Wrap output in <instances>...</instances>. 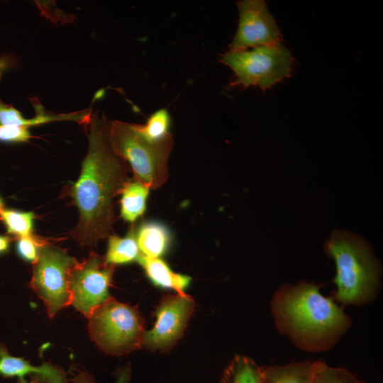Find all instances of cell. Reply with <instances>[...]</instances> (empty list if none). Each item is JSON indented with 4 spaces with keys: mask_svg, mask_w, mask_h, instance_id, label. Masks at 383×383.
Returning a JSON list of instances; mask_svg holds the SVG:
<instances>
[{
    "mask_svg": "<svg viewBox=\"0 0 383 383\" xmlns=\"http://www.w3.org/2000/svg\"><path fill=\"white\" fill-rule=\"evenodd\" d=\"M88 150L77 181L70 189L79 218L71 235L81 245L94 246L111 235L115 221L114 199L128 182V164L112 150L110 121L103 112H91L88 122Z\"/></svg>",
    "mask_w": 383,
    "mask_h": 383,
    "instance_id": "6da1fadb",
    "label": "cell"
},
{
    "mask_svg": "<svg viewBox=\"0 0 383 383\" xmlns=\"http://www.w3.org/2000/svg\"><path fill=\"white\" fill-rule=\"evenodd\" d=\"M273 311L279 328L307 345L334 339L350 323L343 309L311 284L279 289Z\"/></svg>",
    "mask_w": 383,
    "mask_h": 383,
    "instance_id": "7a4b0ae2",
    "label": "cell"
},
{
    "mask_svg": "<svg viewBox=\"0 0 383 383\" xmlns=\"http://www.w3.org/2000/svg\"><path fill=\"white\" fill-rule=\"evenodd\" d=\"M336 266V299L341 303L362 304L375 294L379 266L363 240L345 231H335L326 244Z\"/></svg>",
    "mask_w": 383,
    "mask_h": 383,
    "instance_id": "3957f363",
    "label": "cell"
},
{
    "mask_svg": "<svg viewBox=\"0 0 383 383\" xmlns=\"http://www.w3.org/2000/svg\"><path fill=\"white\" fill-rule=\"evenodd\" d=\"M109 138L113 151L131 168L135 179L150 189L163 185L169 175V157L172 135L152 141L142 134L138 125L120 121H110Z\"/></svg>",
    "mask_w": 383,
    "mask_h": 383,
    "instance_id": "277c9868",
    "label": "cell"
},
{
    "mask_svg": "<svg viewBox=\"0 0 383 383\" xmlns=\"http://www.w3.org/2000/svg\"><path fill=\"white\" fill-rule=\"evenodd\" d=\"M87 318L91 340L106 354L118 357L142 348L145 320L137 306L110 296Z\"/></svg>",
    "mask_w": 383,
    "mask_h": 383,
    "instance_id": "5b68a950",
    "label": "cell"
},
{
    "mask_svg": "<svg viewBox=\"0 0 383 383\" xmlns=\"http://www.w3.org/2000/svg\"><path fill=\"white\" fill-rule=\"evenodd\" d=\"M292 61L290 51L280 42L250 50H229L220 58L235 75L231 86L254 85L263 90L289 77Z\"/></svg>",
    "mask_w": 383,
    "mask_h": 383,
    "instance_id": "8992f818",
    "label": "cell"
},
{
    "mask_svg": "<svg viewBox=\"0 0 383 383\" xmlns=\"http://www.w3.org/2000/svg\"><path fill=\"white\" fill-rule=\"evenodd\" d=\"M76 262L65 250L50 243L40 248L38 256L33 262L30 284L45 305L50 318L71 304L68 278Z\"/></svg>",
    "mask_w": 383,
    "mask_h": 383,
    "instance_id": "52a82bcc",
    "label": "cell"
},
{
    "mask_svg": "<svg viewBox=\"0 0 383 383\" xmlns=\"http://www.w3.org/2000/svg\"><path fill=\"white\" fill-rule=\"evenodd\" d=\"M115 265L108 263L105 256L91 252L77 262L70 271L68 278L71 305L88 318L91 313L111 296Z\"/></svg>",
    "mask_w": 383,
    "mask_h": 383,
    "instance_id": "ba28073f",
    "label": "cell"
},
{
    "mask_svg": "<svg viewBox=\"0 0 383 383\" xmlns=\"http://www.w3.org/2000/svg\"><path fill=\"white\" fill-rule=\"evenodd\" d=\"M194 307L193 298L186 293L164 296L154 311L153 327L143 334L142 348L170 351L182 337Z\"/></svg>",
    "mask_w": 383,
    "mask_h": 383,
    "instance_id": "9c48e42d",
    "label": "cell"
},
{
    "mask_svg": "<svg viewBox=\"0 0 383 383\" xmlns=\"http://www.w3.org/2000/svg\"><path fill=\"white\" fill-rule=\"evenodd\" d=\"M239 21L229 50H246L280 42L278 26L263 0L237 2Z\"/></svg>",
    "mask_w": 383,
    "mask_h": 383,
    "instance_id": "30bf717a",
    "label": "cell"
},
{
    "mask_svg": "<svg viewBox=\"0 0 383 383\" xmlns=\"http://www.w3.org/2000/svg\"><path fill=\"white\" fill-rule=\"evenodd\" d=\"M0 376L17 377V383H28V376L33 383H69L65 370L51 362L33 365L23 357L12 356L6 345L0 343Z\"/></svg>",
    "mask_w": 383,
    "mask_h": 383,
    "instance_id": "8fae6325",
    "label": "cell"
},
{
    "mask_svg": "<svg viewBox=\"0 0 383 383\" xmlns=\"http://www.w3.org/2000/svg\"><path fill=\"white\" fill-rule=\"evenodd\" d=\"M138 262L148 279L157 287L182 294L185 293V289L191 283L189 276L173 272L160 257H148L141 254Z\"/></svg>",
    "mask_w": 383,
    "mask_h": 383,
    "instance_id": "7c38bea8",
    "label": "cell"
},
{
    "mask_svg": "<svg viewBox=\"0 0 383 383\" xmlns=\"http://www.w3.org/2000/svg\"><path fill=\"white\" fill-rule=\"evenodd\" d=\"M136 239L141 254L148 257H160L167 251L171 235L165 226L158 222H145L141 225Z\"/></svg>",
    "mask_w": 383,
    "mask_h": 383,
    "instance_id": "4fadbf2b",
    "label": "cell"
},
{
    "mask_svg": "<svg viewBox=\"0 0 383 383\" xmlns=\"http://www.w3.org/2000/svg\"><path fill=\"white\" fill-rule=\"evenodd\" d=\"M313 362H293L262 368L265 383H311Z\"/></svg>",
    "mask_w": 383,
    "mask_h": 383,
    "instance_id": "5bb4252c",
    "label": "cell"
},
{
    "mask_svg": "<svg viewBox=\"0 0 383 383\" xmlns=\"http://www.w3.org/2000/svg\"><path fill=\"white\" fill-rule=\"evenodd\" d=\"M150 188L136 179L128 180L121 199V215L128 222H134L146 209V201Z\"/></svg>",
    "mask_w": 383,
    "mask_h": 383,
    "instance_id": "9a60e30c",
    "label": "cell"
},
{
    "mask_svg": "<svg viewBox=\"0 0 383 383\" xmlns=\"http://www.w3.org/2000/svg\"><path fill=\"white\" fill-rule=\"evenodd\" d=\"M220 383H265L262 367L248 357L236 355L224 370Z\"/></svg>",
    "mask_w": 383,
    "mask_h": 383,
    "instance_id": "2e32d148",
    "label": "cell"
},
{
    "mask_svg": "<svg viewBox=\"0 0 383 383\" xmlns=\"http://www.w3.org/2000/svg\"><path fill=\"white\" fill-rule=\"evenodd\" d=\"M108 242L105 259L109 264L116 265L138 261L141 255L134 228L124 237L109 236Z\"/></svg>",
    "mask_w": 383,
    "mask_h": 383,
    "instance_id": "e0dca14e",
    "label": "cell"
},
{
    "mask_svg": "<svg viewBox=\"0 0 383 383\" xmlns=\"http://www.w3.org/2000/svg\"><path fill=\"white\" fill-rule=\"evenodd\" d=\"M140 131L148 139L160 141L171 135L170 116L166 109H160L148 118L145 124H138Z\"/></svg>",
    "mask_w": 383,
    "mask_h": 383,
    "instance_id": "ac0fdd59",
    "label": "cell"
},
{
    "mask_svg": "<svg viewBox=\"0 0 383 383\" xmlns=\"http://www.w3.org/2000/svg\"><path fill=\"white\" fill-rule=\"evenodd\" d=\"M0 217L6 226L9 233L18 238L33 235V213L4 209Z\"/></svg>",
    "mask_w": 383,
    "mask_h": 383,
    "instance_id": "d6986e66",
    "label": "cell"
},
{
    "mask_svg": "<svg viewBox=\"0 0 383 383\" xmlns=\"http://www.w3.org/2000/svg\"><path fill=\"white\" fill-rule=\"evenodd\" d=\"M311 383H363L347 370L328 366L324 362H313Z\"/></svg>",
    "mask_w": 383,
    "mask_h": 383,
    "instance_id": "ffe728a7",
    "label": "cell"
},
{
    "mask_svg": "<svg viewBox=\"0 0 383 383\" xmlns=\"http://www.w3.org/2000/svg\"><path fill=\"white\" fill-rule=\"evenodd\" d=\"M0 125L30 127L35 126L33 118H26L21 112L0 99Z\"/></svg>",
    "mask_w": 383,
    "mask_h": 383,
    "instance_id": "44dd1931",
    "label": "cell"
},
{
    "mask_svg": "<svg viewBox=\"0 0 383 383\" xmlns=\"http://www.w3.org/2000/svg\"><path fill=\"white\" fill-rule=\"evenodd\" d=\"M46 243L33 235L19 238L17 242V250L24 260L34 262L38 256L40 248Z\"/></svg>",
    "mask_w": 383,
    "mask_h": 383,
    "instance_id": "7402d4cb",
    "label": "cell"
},
{
    "mask_svg": "<svg viewBox=\"0 0 383 383\" xmlns=\"http://www.w3.org/2000/svg\"><path fill=\"white\" fill-rule=\"evenodd\" d=\"M131 369L130 364L119 367L115 372L116 383H128L131 379ZM69 383H96L93 377L84 371L77 370Z\"/></svg>",
    "mask_w": 383,
    "mask_h": 383,
    "instance_id": "603a6c76",
    "label": "cell"
},
{
    "mask_svg": "<svg viewBox=\"0 0 383 383\" xmlns=\"http://www.w3.org/2000/svg\"><path fill=\"white\" fill-rule=\"evenodd\" d=\"M30 138L28 127L0 125V141L26 142Z\"/></svg>",
    "mask_w": 383,
    "mask_h": 383,
    "instance_id": "cb8c5ba5",
    "label": "cell"
},
{
    "mask_svg": "<svg viewBox=\"0 0 383 383\" xmlns=\"http://www.w3.org/2000/svg\"><path fill=\"white\" fill-rule=\"evenodd\" d=\"M10 242L11 239L9 237L0 235V253L8 250Z\"/></svg>",
    "mask_w": 383,
    "mask_h": 383,
    "instance_id": "d4e9b609",
    "label": "cell"
},
{
    "mask_svg": "<svg viewBox=\"0 0 383 383\" xmlns=\"http://www.w3.org/2000/svg\"><path fill=\"white\" fill-rule=\"evenodd\" d=\"M4 210V208H3V204L0 199V213H1V211Z\"/></svg>",
    "mask_w": 383,
    "mask_h": 383,
    "instance_id": "484cf974",
    "label": "cell"
},
{
    "mask_svg": "<svg viewBox=\"0 0 383 383\" xmlns=\"http://www.w3.org/2000/svg\"><path fill=\"white\" fill-rule=\"evenodd\" d=\"M37 383H39V382H37Z\"/></svg>",
    "mask_w": 383,
    "mask_h": 383,
    "instance_id": "4316f807",
    "label": "cell"
}]
</instances>
